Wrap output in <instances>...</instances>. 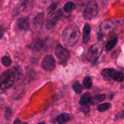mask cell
Wrapping results in <instances>:
<instances>
[{
	"mask_svg": "<svg viewBox=\"0 0 124 124\" xmlns=\"http://www.w3.org/2000/svg\"><path fill=\"white\" fill-rule=\"evenodd\" d=\"M2 36H3V32H1V31H0V39L2 38Z\"/></svg>",
	"mask_w": 124,
	"mask_h": 124,
	"instance_id": "26",
	"label": "cell"
},
{
	"mask_svg": "<svg viewBox=\"0 0 124 124\" xmlns=\"http://www.w3.org/2000/svg\"><path fill=\"white\" fill-rule=\"evenodd\" d=\"M75 8H76V5L75 4V3H73L72 1H68L64 4L63 9L66 12H71Z\"/></svg>",
	"mask_w": 124,
	"mask_h": 124,
	"instance_id": "15",
	"label": "cell"
},
{
	"mask_svg": "<svg viewBox=\"0 0 124 124\" xmlns=\"http://www.w3.org/2000/svg\"><path fill=\"white\" fill-rule=\"evenodd\" d=\"M110 107H111L110 103H103V104L99 105L97 107V110H98V111L102 113V112H105L106 110H107Z\"/></svg>",
	"mask_w": 124,
	"mask_h": 124,
	"instance_id": "20",
	"label": "cell"
},
{
	"mask_svg": "<svg viewBox=\"0 0 124 124\" xmlns=\"http://www.w3.org/2000/svg\"><path fill=\"white\" fill-rule=\"evenodd\" d=\"M13 124H28V123L26 122H23V121H21L20 119H15L14 121V123Z\"/></svg>",
	"mask_w": 124,
	"mask_h": 124,
	"instance_id": "25",
	"label": "cell"
},
{
	"mask_svg": "<svg viewBox=\"0 0 124 124\" xmlns=\"http://www.w3.org/2000/svg\"><path fill=\"white\" fill-rule=\"evenodd\" d=\"M18 27L20 31H28L30 27L29 19L27 17H21L18 20Z\"/></svg>",
	"mask_w": 124,
	"mask_h": 124,
	"instance_id": "10",
	"label": "cell"
},
{
	"mask_svg": "<svg viewBox=\"0 0 124 124\" xmlns=\"http://www.w3.org/2000/svg\"><path fill=\"white\" fill-rule=\"evenodd\" d=\"M70 120V116L68 113H64L57 117V122L59 124H64Z\"/></svg>",
	"mask_w": 124,
	"mask_h": 124,
	"instance_id": "13",
	"label": "cell"
},
{
	"mask_svg": "<svg viewBox=\"0 0 124 124\" xmlns=\"http://www.w3.org/2000/svg\"><path fill=\"white\" fill-rule=\"evenodd\" d=\"M72 89L76 94H80L83 92V86L78 81H75L72 84Z\"/></svg>",
	"mask_w": 124,
	"mask_h": 124,
	"instance_id": "17",
	"label": "cell"
},
{
	"mask_svg": "<svg viewBox=\"0 0 124 124\" xmlns=\"http://www.w3.org/2000/svg\"><path fill=\"white\" fill-rule=\"evenodd\" d=\"M80 37V31L77 25H69L62 33V41L66 46L72 47L75 45Z\"/></svg>",
	"mask_w": 124,
	"mask_h": 124,
	"instance_id": "1",
	"label": "cell"
},
{
	"mask_svg": "<svg viewBox=\"0 0 124 124\" xmlns=\"http://www.w3.org/2000/svg\"><path fill=\"white\" fill-rule=\"evenodd\" d=\"M45 124V123L44 122H40V123H39V124Z\"/></svg>",
	"mask_w": 124,
	"mask_h": 124,
	"instance_id": "27",
	"label": "cell"
},
{
	"mask_svg": "<svg viewBox=\"0 0 124 124\" xmlns=\"http://www.w3.org/2000/svg\"><path fill=\"white\" fill-rule=\"evenodd\" d=\"M61 10H59V11H58L57 12L53 13V15H51L52 17H51L50 18L48 19V20L45 21V27H46L47 29L50 30V29L53 28L55 26V25H56L57 20L60 18V16H61Z\"/></svg>",
	"mask_w": 124,
	"mask_h": 124,
	"instance_id": "9",
	"label": "cell"
},
{
	"mask_svg": "<svg viewBox=\"0 0 124 124\" xmlns=\"http://www.w3.org/2000/svg\"><path fill=\"white\" fill-rule=\"evenodd\" d=\"M124 118V111H121V112H119V113L115 116V120L123 119Z\"/></svg>",
	"mask_w": 124,
	"mask_h": 124,
	"instance_id": "23",
	"label": "cell"
},
{
	"mask_svg": "<svg viewBox=\"0 0 124 124\" xmlns=\"http://www.w3.org/2000/svg\"><path fill=\"white\" fill-rule=\"evenodd\" d=\"M12 115V111L10 110V108H7L6 110V112H5V116H6V118L7 119H10V116Z\"/></svg>",
	"mask_w": 124,
	"mask_h": 124,
	"instance_id": "24",
	"label": "cell"
},
{
	"mask_svg": "<svg viewBox=\"0 0 124 124\" xmlns=\"http://www.w3.org/2000/svg\"><path fill=\"white\" fill-rule=\"evenodd\" d=\"M57 5H58V3H53L52 4H50L48 7V8L47 9V12L50 15H51L54 13V12L57 7Z\"/></svg>",
	"mask_w": 124,
	"mask_h": 124,
	"instance_id": "22",
	"label": "cell"
},
{
	"mask_svg": "<svg viewBox=\"0 0 124 124\" xmlns=\"http://www.w3.org/2000/svg\"><path fill=\"white\" fill-rule=\"evenodd\" d=\"M91 33V26L88 23H86L83 28V41L84 44H86L90 38Z\"/></svg>",
	"mask_w": 124,
	"mask_h": 124,
	"instance_id": "12",
	"label": "cell"
},
{
	"mask_svg": "<svg viewBox=\"0 0 124 124\" xmlns=\"http://www.w3.org/2000/svg\"><path fill=\"white\" fill-rule=\"evenodd\" d=\"M15 73L11 69L4 71L0 76V89L6 90L10 89L14 84Z\"/></svg>",
	"mask_w": 124,
	"mask_h": 124,
	"instance_id": "3",
	"label": "cell"
},
{
	"mask_svg": "<svg viewBox=\"0 0 124 124\" xmlns=\"http://www.w3.org/2000/svg\"><path fill=\"white\" fill-rule=\"evenodd\" d=\"M55 54L59 60L61 64H66L67 60L70 57L69 52L61 45L56 46L55 49Z\"/></svg>",
	"mask_w": 124,
	"mask_h": 124,
	"instance_id": "7",
	"label": "cell"
},
{
	"mask_svg": "<svg viewBox=\"0 0 124 124\" xmlns=\"http://www.w3.org/2000/svg\"><path fill=\"white\" fill-rule=\"evenodd\" d=\"M43 45H44V43L41 40H38L37 41H35L33 45L31 46V48L33 49V50H36V51H39L40 50L42 47H43Z\"/></svg>",
	"mask_w": 124,
	"mask_h": 124,
	"instance_id": "18",
	"label": "cell"
},
{
	"mask_svg": "<svg viewBox=\"0 0 124 124\" xmlns=\"http://www.w3.org/2000/svg\"><path fill=\"white\" fill-rule=\"evenodd\" d=\"M117 41H118V39L117 38H113V39L110 40L107 43V44H106V46H105L106 50L107 51H110L111 49H113L114 48V46L116 45Z\"/></svg>",
	"mask_w": 124,
	"mask_h": 124,
	"instance_id": "16",
	"label": "cell"
},
{
	"mask_svg": "<svg viewBox=\"0 0 124 124\" xmlns=\"http://www.w3.org/2000/svg\"><path fill=\"white\" fill-rule=\"evenodd\" d=\"M91 96L90 93L86 92L84 94H83V96L81 97L79 103L81 106L86 107V106H88L89 105H91Z\"/></svg>",
	"mask_w": 124,
	"mask_h": 124,
	"instance_id": "11",
	"label": "cell"
},
{
	"mask_svg": "<svg viewBox=\"0 0 124 124\" xmlns=\"http://www.w3.org/2000/svg\"><path fill=\"white\" fill-rule=\"evenodd\" d=\"M116 22L115 21H112V20H106L105 22H103L100 27H99V30L98 32V40L99 41H101V40L102 39L105 33H110L111 32L114 26L116 25Z\"/></svg>",
	"mask_w": 124,
	"mask_h": 124,
	"instance_id": "6",
	"label": "cell"
},
{
	"mask_svg": "<svg viewBox=\"0 0 124 124\" xmlns=\"http://www.w3.org/2000/svg\"><path fill=\"white\" fill-rule=\"evenodd\" d=\"M102 76L105 81H115L122 82L124 80V73L118 71L114 68H105L101 72Z\"/></svg>",
	"mask_w": 124,
	"mask_h": 124,
	"instance_id": "2",
	"label": "cell"
},
{
	"mask_svg": "<svg viewBox=\"0 0 124 124\" xmlns=\"http://www.w3.org/2000/svg\"><path fill=\"white\" fill-rule=\"evenodd\" d=\"M98 14V4L95 1H90L87 3L84 10L83 17L86 20H91Z\"/></svg>",
	"mask_w": 124,
	"mask_h": 124,
	"instance_id": "4",
	"label": "cell"
},
{
	"mask_svg": "<svg viewBox=\"0 0 124 124\" xmlns=\"http://www.w3.org/2000/svg\"><path fill=\"white\" fill-rule=\"evenodd\" d=\"M83 86L86 89H91V86H92V80H91V78L90 76H86L83 79Z\"/></svg>",
	"mask_w": 124,
	"mask_h": 124,
	"instance_id": "19",
	"label": "cell"
},
{
	"mask_svg": "<svg viewBox=\"0 0 124 124\" xmlns=\"http://www.w3.org/2000/svg\"><path fill=\"white\" fill-rule=\"evenodd\" d=\"M102 52V45L100 43H96L93 44L88 51L87 59L89 61L94 62L100 56Z\"/></svg>",
	"mask_w": 124,
	"mask_h": 124,
	"instance_id": "5",
	"label": "cell"
},
{
	"mask_svg": "<svg viewBox=\"0 0 124 124\" xmlns=\"http://www.w3.org/2000/svg\"><path fill=\"white\" fill-rule=\"evenodd\" d=\"M42 67L44 70L47 71H52L56 68V60L55 58L51 54H48L45 56L42 61Z\"/></svg>",
	"mask_w": 124,
	"mask_h": 124,
	"instance_id": "8",
	"label": "cell"
},
{
	"mask_svg": "<svg viewBox=\"0 0 124 124\" xmlns=\"http://www.w3.org/2000/svg\"><path fill=\"white\" fill-rule=\"evenodd\" d=\"M1 64H2L4 66L8 67V66H10V65L12 64V60H11L9 57L4 56V57H2V58L1 59Z\"/></svg>",
	"mask_w": 124,
	"mask_h": 124,
	"instance_id": "21",
	"label": "cell"
},
{
	"mask_svg": "<svg viewBox=\"0 0 124 124\" xmlns=\"http://www.w3.org/2000/svg\"><path fill=\"white\" fill-rule=\"evenodd\" d=\"M106 98V94H98L96 95L94 97H91V105H96L98 103H100L103 100H105Z\"/></svg>",
	"mask_w": 124,
	"mask_h": 124,
	"instance_id": "14",
	"label": "cell"
}]
</instances>
